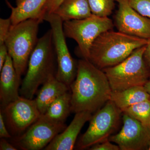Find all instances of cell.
<instances>
[{
	"label": "cell",
	"instance_id": "obj_26",
	"mask_svg": "<svg viewBox=\"0 0 150 150\" xmlns=\"http://www.w3.org/2000/svg\"><path fill=\"white\" fill-rule=\"evenodd\" d=\"M12 137L6 125L5 121L1 112H0V138L9 139Z\"/></svg>",
	"mask_w": 150,
	"mask_h": 150
},
{
	"label": "cell",
	"instance_id": "obj_29",
	"mask_svg": "<svg viewBox=\"0 0 150 150\" xmlns=\"http://www.w3.org/2000/svg\"><path fill=\"white\" fill-rule=\"evenodd\" d=\"M144 58L146 64L150 69V39H148L147 43L146 45Z\"/></svg>",
	"mask_w": 150,
	"mask_h": 150
},
{
	"label": "cell",
	"instance_id": "obj_8",
	"mask_svg": "<svg viewBox=\"0 0 150 150\" xmlns=\"http://www.w3.org/2000/svg\"><path fill=\"white\" fill-rule=\"evenodd\" d=\"M43 21L49 23L51 27L57 63L56 78L70 87L76 76L78 65H76L67 46L64 22L54 13L46 15Z\"/></svg>",
	"mask_w": 150,
	"mask_h": 150
},
{
	"label": "cell",
	"instance_id": "obj_25",
	"mask_svg": "<svg viewBox=\"0 0 150 150\" xmlns=\"http://www.w3.org/2000/svg\"><path fill=\"white\" fill-rule=\"evenodd\" d=\"M90 150H119L118 145L111 144L109 139L92 146Z\"/></svg>",
	"mask_w": 150,
	"mask_h": 150
},
{
	"label": "cell",
	"instance_id": "obj_9",
	"mask_svg": "<svg viewBox=\"0 0 150 150\" xmlns=\"http://www.w3.org/2000/svg\"><path fill=\"white\" fill-rule=\"evenodd\" d=\"M1 111L7 127L15 137L24 133L41 115L35 100L21 96L3 108Z\"/></svg>",
	"mask_w": 150,
	"mask_h": 150
},
{
	"label": "cell",
	"instance_id": "obj_28",
	"mask_svg": "<svg viewBox=\"0 0 150 150\" xmlns=\"http://www.w3.org/2000/svg\"><path fill=\"white\" fill-rule=\"evenodd\" d=\"M0 141V150H16L17 148L14 145L9 143L4 138H1Z\"/></svg>",
	"mask_w": 150,
	"mask_h": 150
},
{
	"label": "cell",
	"instance_id": "obj_19",
	"mask_svg": "<svg viewBox=\"0 0 150 150\" xmlns=\"http://www.w3.org/2000/svg\"><path fill=\"white\" fill-rule=\"evenodd\" d=\"M71 112V93L69 91L56 99L39 118L51 123L63 124Z\"/></svg>",
	"mask_w": 150,
	"mask_h": 150
},
{
	"label": "cell",
	"instance_id": "obj_23",
	"mask_svg": "<svg viewBox=\"0 0 150 150\" xmlns=\"http://www.w3.org/2000/svg\"><path fill=\"white\" fill-rule=\"evenodd\" d=\"M11 25L10 18H0V45L5 43Z\"/></svg>",
	"mask_w": 150,
	"mask_h": 150
},
{
	"label": "cell",
	"instance_id": "obj_11",
	"mask_svg": "<svg viewBox=\"0 0 150 150\" xmlns=\"http://www.w3.org/2000/svg\"><path fill=\"white\" fill-rule=\"evenodd\" d=\"M123 125L118 134L110 136V142L118 145L121 150H148L150 142V128L124 113Z\"/></svg>",
	"mask_w": 150,
	"mask_h": 150
},
{
	"label": "cell",
	"instance_id": "obj_30",
	"mask_svg": "<svg viewBox=\"0 0 150 150\" xmlns=\"http://www.w3.org/2000/svg\"><path fill=\"white\" fill-rule=\"evenodd\" d=\"M144 86L149 96V100H150V80L148 81L144 85Z\"/></svg>",
	"mask_w": 150,
	"mask_h": 150
},
{
	"label": "cell",
	"instance_id": "obj_27",
	"mask_svg": "<svg viewBox=\"0 0 150 150\" xmlns=\"http://www.w3.org/2000/svg\"><path fill=\"white\" fill-rule=\"evenodd\" d=\"M8 53L7 48L5 43L0 45V71L2 69Z\"/></svg>",
	"mask_w": 150,
	"mask_h": 150
},
{
	"label": "cell",
	"instance_id": "obj_15",
	"mask_svg": "<svg viewBox=\"0 0 150 150\" xmlns=\"http://www.w3.org/2000/svg\"><path fill=\"white\" fill-rule=\"evenodd\" d=\"M70 89L69 86L57 79L56 76L46 81L34 99L40 115L44 114L56 99L69 91Z\"/></svg>",
	"mask_w": 150,
	"mask_h": 150
},
{
	"label": "cell",
	"instance_id": "obj_1",
	"mask_svg": "<svg viewBox=\"0 0 150 150\" xmlns=\"http://www.w3.org/2000/svg\"><path fill=\"white\" fill-rule=\"evenodd\" d=\"M71 85V111L96 112L111 98L112 91L105 73L88 60H80Z\"/></svg>",
	"mask_w": 150,
	"mask_h": 150
},
{
	"label": "cell",
	"instance_id": "obj_22",
	"mask_svg": "<svg viewBox=\"0 0 150 150\" xmlns=\"http://www.w3.org/2000/svg\"><path fill=\"white\" fill-rule=\"evenodd\" d=\"M133 8L143 16L150 19V0H128Z\"/></svg>",
	"mask_w": 150,
	"mask_h": 150
},
{
	"label": "cell",
	"instance_id": "obj_2",
	"mask_svg": "<svg viewBox=\"0 0 150 150\" xmlns=\"http://www.w3.org/2000/svg\"><path fill=\"white\" fill-rule=\"evenodd\" d=\"M148 40L111 30L101 33L91 47L88 61L100 69L120 64Z\"/></svg>",
	"mask_w": 150,
	"mask_h": 150
},
{
	"label": "cell",
	"instance_id": "obj_21",
	"mask_svg": "<svg viewBox=\"0 0 150 150\" xmlns=\"http://www.w3.org/2000/svg\"><path fill=\"white\" fill-rule=\"evenodd\" d=\"M92 14L107 17L111 14L114 8L115 0H87Z\"/></svg>",
	"mask_w": 150,
	"mask_h": 150
},
{
	"label": "cell",
	"instance_id": "obj_10",
	"mask_svg": "<svg viewBox=\"0 0 150 150\" xmlns=\"http://www.w3.org/2000/svg\"><path fill=\"white\" fill-rule=\"evenodd\" d=\"M67 127L65 123L56 124L39 118L24 133L15 137L13 143L21 150L43 149Z\"/></svg>",
	"mask_w": 150,
	"mask_h": 150
},
{
	"label": "cell",
	"instance_id": "obj_5",
	"mask_svg": "<svg viewBox=\"0 0 150 150\" xmlns=\"http://www.w3.org/2000/svg\"><path fill=\"white\" fill-rule=\"evenodd\" d=\"M146 45L137 48L118 64L102 69L106 75L112 92L132 87L144 86L150 76V69L144 58Z\"/></svg>",
	"mask_w": 150,
	"mask_h": 150
},
{
	"label": "cell",
	"instance_id": "obj_16",
	"mask_svg": "<svg viewBox=\"0 0 150 150\" xmlns=\"http://www.w3.org/2000/svg\"><path fill=\"white\" fill-rule=\"evenodd\" d=\"M11 9L10 17L12 25H16L29 19H40L43 8L48 0H16V6L13 7L8 0H5Z\"/></svg>",
	"mask_w": 150,
	"mask_h": 150
},
{
	"label": "cell",
	"instance_id": "obj_12",
	"mask_svg": "<svg viewBox=\"0 0 150 150\" xmlns=\"http://www.w3.org/2000/svg\"><path fill=\"white\" fill-rule=\"evenodd\" d=\"M118 10L115 17L118 31L144 39H150V19L135 10L128 0H115Z\"/></svg>",
	"mask_w": 150,
	"mask_h": 150
},
{
	"label": "cell",
	"instance_id": "obj_7",
	"mask_svg": "<svg viewBox=\"0 0 150 150\" xmlns=\"http://www.w3.org/2000/svg\"><path fill=\"white\" fill-rule=\"evenodd\" d=\"M122 111L110 100L92 116L89 126L81 137L78 147L87 149L109 139L118 126Z\"/></svg>",
	"mask_w": 150,
	"mask_h": 150
},
{
	"label": "cell",
	"instance_id": "obj_31",
	"mask_svg": "<svg viewBox=\"0 0 150 150\" xmlns=\"http://www.w3.org/2000/svg\"><path fill=\"white\" fill-rule=\"evenodd\" d=\"M148 150H150V142L149 144V147H148Z\"/></svg>",
	"mask_w": 150,
	"mask_h": 150
},
{
	"label": "cell",
	"instance_id": "obj_14",
	"mask_svg": "<svg viewBox=\"0 0 150 150\" xmlns=\"http://www.w3.org/2000/svg\"><path fill=\"white\" fill-rule=\"evenodd\" d=\"M0 72V101L3 108L20 97L19 93L21 79L9 54Z\"/></svg>",
	"mask_w": 150,
	"mask_h": 150
},
{
	"label": "cell",
	"instance_id": "obj_3",
	"mask_svg": "<svg viewBox=\"0 0 150 150\" xmlns=\"http://www.w3.org/2000/svg\"><path fill=\"white\" fill-rule=\"evenodd\" d=\"M55 54L51 29L38 39L30 57L28 70L19 92L21 96L33 99L38 87L53 76Z\"/></svg>",
	"mask_w": 150,
	"mask_h": 150
},
{
	"label": "cell",
	"instance_id": "obj_13",
	"mask_svg": "<svg viewBox=\"0 0 150 150\" xmlns=\"http://www.w3.org/2000/svg\"><path fill=\"white\" fill-rule=\"evenodd\" d=\"M92 116V113L88 111L76 113L69 126L58 134L44 150H73L81 130L86 122L90 121Z\"/></svg>",
	"mask_w": 150,
	"mask_h": 150
},
{
	"label": "cell",
	"instance_id": "obj_17",
	"mask_svg": "<svg viewBox=\"0 0 150 150\" xmlns=\"http://www.w3.org/2000/svg\"><path fill=\"white\" fill-rule=\"evenodd\" d=\"M54 13L63 22L83 19L92 14L87 0H65Z\"/></svg>",
	"mask_w": 150,
	"mask_h": 150
},
{
	"label": "cell",
	"instance_id": "obj_4",
	"mask_svg": "<svg viewBox=\"0 0 150 150\" xmlns=\"http://www.w3.org/2000/svg\"><path fill=\"white\" fill-rule=\"evenodd\" d=\"M41 23L38 19H29L12 25L6 38L5 44L19 79L26 69L30 57L39 39L38 33Z\"/></svg>",
	"mask_w": 150,
	"mask_h": 150
},
{
	"label": "cell",
	"instance_id": "obj_24",
	"mask_svg": "<svg viewBox=\"0 0 150 150\" xmlns=\"http://www.w3.org/2000/svg\"><path fill=\"white\" fill-rule=\"evenodd\" d=\"M65 0H48L41 12L40 19L43 21L44 16L47 14L54 13Z\"/></svg>",
	"mask_w": 150,
	"mask_h": 150
},
{
	"label": "cell",
	"instance_id": "obj_6",
	"mask_svg": "<svg viewBox=\"0 0 150 150\" xmlns=\"http://www.w3.org/2000/svg\"><path fill=\"white\" fill-rule=\"evenodd\" d=\"M113 28L112 21L108 17H100L92 14L87 18L68 21L63 23L66 37L76 42L79 54L83 59L88 60L91 47L97 38Z\"/></svg>",
	"mask_w": 150,
	"mask_h": 150
},
{
	"label": "cell",
	"instance_id": "obj_18",
	"mask_svg": "<svg viewBox=\"0 0 150 150\" xmlns=\"http://www.w3.org/2000/svg\"><path fill=\"white\" fill-rule=\"evenodd\" d=\"M149 99L144 86L132 87L121 91L112 92L110 100L123 112L127 108Z\"/></svg>",
	"mask_w": 150,
	"mask_h": 150
},
{
	"label": "cell",
	"instance_id": "obj_20",
	"mask_svg": "<svg viewBox=\"0 0 150 150\" xmlns=\"http://www.w3.org/2000/svg\"><path fill=\"white\" fill-rule=\"evenodd\" d=\"M150 128V100H144L127 108L123 111Z\"/></svg>",
	"mask_w": 150,
	"mask_h": 150
}]
</instances>
